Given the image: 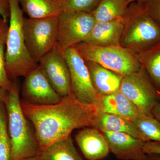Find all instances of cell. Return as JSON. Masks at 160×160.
Listing matches in <instances>:
<instances>
[{
    "instance_id": "obj_1",
    "label": "cell",
    "mask_w": 160,
    "mask_h": 160,
    "mask_svg": "<svg viewBox=\"0 0 160 160\" xmlns=\"http://www.w3.org/2000/svg\"><path fill=\"white\" fill-rule=\"evenodd\" d=\"M21 104L34 127L39 151L68 137L74 129L94 127L99 112L94 104L82 102L72 93L53 105H32L24 100Z\"/></svg>"
},
{
    "instance_id": "obj_2",
    "label": "cell",
    "mask_w": 160,
    "mask_h": 160,
    "mask_svg": "<svg viewBox=\"0 0 160 160\" xmlns=\"http://www.w3.org/2000/svg\"><path fill=\"white\" fill-rule=\"evenodd\" d=\"M5 106L11 151L10 160H22L37 156L39 148L34 130L23 112L17 83L12 82Z\"/></svg>"
},
{
    "instance_id": "obj_3",
    "label": "cell",
    "mask_w": 160,
    "mask_h": 160,
    "mask_svg": "<svg viewBox=\"0 0 160 160\" xmlns=\"http://www.w3.org/2000/svg\"><path fill=\"white\" fill-rule=\"evenodd\" d=\"M9 23L6 41L5 65L10 80L25 76L38 66L29 55L23 30L24 17L18 0H9Z\"/></svg>"
},
{
    "instance_id": "obj_4",
    "label": "cell",
    "mask_w": 160,
    "mask_h": 160,
    "mask_svg": "<svg viewBox=\"0 0 160 160\" xmlns=\"http://www.w3.org/2000/svg\"><path fill=\"white\" fill-rule=\"evenodd\" d=\"M123 18L120 46L135 54L160 42V25L148 14L142 3L129 4Z\"/></svg>"
},
{
    "instance_id": "obj_5",
    "label": "cell",
    "mask_w": 160,
    "mask_h": 160,
    "mask_svg": "<svg viewBox=\"0 0 160 160\" xmlns=\"http://www.w3.org/2000/svg\"><path fill=\"white\" fill-rule=\"evenodd\" d=\"M74 47L84 61L98 63L122 77L141 68L136 54L120 45L98 47L82 42Z\"/></svg>"
},
{
    "instance_id": "obj_6",
    "label": "cell",
    "mask_w": 160,
    "mask_h": 160,
    "mask_svg": "<svg viewBox=\"0 0 160 160\" xmlns=\"http://www.w3.org/2000/svg\"><path fill=\"white\" fill-rule=\"evenodd\" d=\"M58 16L34 19L24 17L23 30L26 48L32 60H40L57 44Z\"/></svg>"
},
{
    "instance_id": "obj_7",
    "label": "cell",
    "mask_w": 160,
    "mask_h": 160,
    "mask_svg": "<svg viewBox=\"0 0 160 160\" xmlns=\"http://www.w3.org/2000/svg\"><path fill=\"white\" fill-rule=\"evenodd\" d=\"M96 21L92 13L62 10L58 16L57 46L64 53L82 42Z\"/></svg>"
},
{
    "instance_id": "obj_8",
    "label": "cell",
    "mask_w": 160,
    "mask_h": 160,
    "mask_svg": "<svg viewBox=\"0 0 160 160\" xmlns=\"http://www.w3.org/2000/svg\"><path fill=\"white\" fill-rule=\"evenodd\" d=\"M120 91L142 114L152 115V110L159 102L157 90L142 67L123 77Z\"/></svg>"
},
{
    "instance_id": "obj_9",
    "label": "cell",
    "mask_w": 160,
    "mask_h": 160,
    "mask_svg": "<svg viewBox=\"0 0 160 160\" xmlns=\"http://www.w3.org/2000/svg\"><path fill=\"white\" fill-rule=\"evenodd\" d=\"M64 55L70 73L72 93L80 102L96 106L100 96L92 85L85 61L74 47L65 50Z\"/></svg>"
},
{
    "instance_id": "obj_10",
    "label": "cell",
    "mask_w": 160,
    "mask_h": 160,
    "mask_svg": "<svg viewBox=\"0 0 160 160\" xmlns=\"http://www.w3.org/2000/svg\"><path fill=\"white\" fill-rule=\"evenodd\" d=\"M43 73L61 98L72 93L69 67L64 53L57 44L38 63Z\"/></svg>"
},
{
    "instance_id": "obj_11",
    "label": "cell",
    "mask_w": 160,
    "mask_h": 160,
    "mask_svg": "<svg viewBox=\"0 0 160 160\" xmlns=\"http://www.w3.org/2000/svg\"><path fill=\"white\" fill-rule=\"evenodd\" d=\"M22 94L24 101L38 106L56 104L62 98L53 89L39 65L25 77Z\"/></svg>"
},
{
    "instance_id": "obj_12",
    "label": "cell",
    "mask_w": 160,
    "mask_h": 160,
    "mask_svg": "<svg viewBox=\"0 0 160 160\" xmlns=\"http://www.w3.org/2000/svg\"><path fill=\"white\" fill-rule=\"evenodd\" d=\"M102 132L108 143L110 152L117 158L122 160H146L143 151L145 142L120 132Z\"/></svg>"
},
{
    "instance_id": "obj_13",
    "label": "cell",
    "mask_w": 160,
    "mask_h": 160,
    "mask_svg": "<svg viewBox=\"0 0 160 160\" xmlns=\"http://www.w3.org/2000/svg\"><path fill=\"white\" fill-rule=\"evenodd\" d=\"M75 139L87 160L103 159L110 152L108 143L102 132L94 127H86L82 129L77 134Z\"/></svg>"
},
{
    "instance_id": "obj_14",
    "label": "cell",
    "mask_w": 160,
    "mask_h": 160,
    "mask_svg": "<svg viewBox=\"0 0 160 160\" xmlns=\"http://www.w3.org/2000/svg\"><path fill=\"white\" fill-rule=\"evenodd\" d=\"M123 26V18L110 22H96L83 42L98 47L120 45Z\"/></svg>"
},
{
    "instance_id": "obj_15",
    "label": "cell",
    "mask_w": 160,
    "mask_h": 160,
    "mask_svg": "<svg viewBox=\"0 0 160 160\" xmlns=\"http://www.w3.org/2000/svg\"><path fill=\"white\" fill-rule=\"evenodd\" d=\"M96 91L100 97L120 91L123 77L98 63L85 61Z\"/></svg>"
},
{
    "instance_id": "obj_16",
    "label": "cell",
    "mask_w": 160,
    "mask_h": 160,
    "mask_svg": "<svg viewBox=\"0 0 160 160\" xmlns=\"http://www.w3.org/2000/svg\"><path fill=\"white\" fill-rule=\"evenodd\" d=\"M96 107L100 112L132 121L140 113L136 106L119 91L100 97Z\"/></svg>"
},
{
    "instance_id": "obj_17",
    "label": "cell",
    "mask_w": 160,
    "mask_h": 160,
    "mask_svg": "<svg viewBox=\"0 0 160 160\" xmlns=\"http://www.w3.org/2000/svg\"><path fill=\"white\" fill-rule=\"evenodd\" d=\"M94 128L100 131L123 132L146 142L144 136L131 121L115 115L99 111Z\"/></svg>"
},
{
    "instance_id": "obj_18",
    "label": "cell",
    "mask_w": 160,
    "mask_h": 160,
    "mask_svg": "<svg viewBox=\"0 0 160 160\" xmlns=\"http://www.w3.org/2000/svg\"><path fill=\"white\" fill-rule=\"evenodd\" d=\"M37 157L39 160H82L75 147L71 136L41 150Z\"/></svg>"
},
{
    "instance_id": "obj_19",
    "label": "cell",
    "mask_w": 160,
    "mask_h": 160,
    "mask_svg": "<svg viewBox=\"0 0 160 160\" xmlns=\"http://www.w3.org/2000/svg\"><path fill=\"white\" fill-rule=\"evenodd\" d=\"M23 12L29 18L58 16L62 10L61 0H18Z\"/></svg>"
},
{
    "instance_id": "obj_20",
    "label": "cell",
    "mask_w": 160,
    "mask_h": 160,
    "mask_svg": "<svg viewBox=\"0 0 160 160\" xmlns=\"http://www.w3.org/2000/svg\"><path fill=\"white\" fill-rule=\"evenodd\" d=\"M136 56L141 67L147 72L157 91L160 92V42Z\"/></svg>"
},
{
    "instance_id": "obj_21",
    "label": "cell",
    "mask_w": 160,
    "mask_h": 160,
    "mask_svg": "<svg viewBox=\"0 0 160 160\" xmlns=\"http://www.w3.org/2000/svg\"><path fill=\"white\" fill-rule=\"evenodd\" d=\"M130 3L127 0H101L92 14L98 22H110L122 18Z\"/></svg>"
},
{
    "instance_id": "obj_22",
    "label": "cell",
    "mask_w": 160,
    "mask_h": 160,
    "mask_svg": "<svg viewBox=\"0 0 160 160\" xmlns=\"http://www.w3.org/2000/svg\"><path fill=\"white\" fill-rule=\"evenodd\" d=\"M144 136L146 142H160V122L152 116L139 113L131 121Z\"/></svg>"
},
{
    "instance_id": "obj_23",
    "label": "cell",
    "mask_w": 160,
    "mask_h": 160,
    "mask_svg": "<svg viewBox=\"0 0 160 160\" xmlns=\"http://www.w3.org/2000/svg\"><path fill=\"white\" fill-rule=\"evenodd\" d=\"M9 24L0 17V86L9 91L12 82L8 77L5 65V54Z\"/></svg>"
},
{
    "instance_id": "obj_24",
    "label": "cell",
    "mask_w": 160,
    "mask_h": 160,
    "mask_svg": "<svg viewBox=\"0 0 160 160\" xmlns=\"http://www.w3.org/2000/svg\"><path fill=\"white\" fill-rule=\"evenodd\" d=\"M11 146L5 103L0 104V160H10Z\"/></svg>"
},
{
    "instance_id": "obj_25",
    "label": "cell",
    "mask_w": 160,
    "mask_h": 160,
    "mask_svg": "<svg viewBox=\"0 0 160 160\" xmlns=\"http://www.w3.org/2000/svg\"><path fill=\"white\" fill-rule=\"evenodd\" d=\"M101 0H61L62 10L92 13Z\"/></svg>"
},
{
    "instance_id": "obj_26",
    "label": "cell",
    "mask_w": 160,
    "mask_h": 160,
    "mask_svg": "<svg viewBox=\"0 0 160 160\" xmlns=\"http://www.w3.org/2000/svg\"><path fill=\"white\" fill-rule=\"evenodd\" d=\"M142 3L148 14L160 25V0H146Z\"/></svg>"
},
{
    "instance_id": "obj_27",
    "label": "cell",
    "mask_w": 160,
    "mask_h": 160,
    "mask_svg": "<svg viewBox=\"0 0 160 160\" xmlns=\"http://www.w3.org/2000/svg\"><path fill=\"white\" fill-rule=\"evenodd\" d=\"M143 151L146 154H160V142L154 141L146 142L143 147Z\"/></svg>"
},
{
    "instance_id": "obj_28",
    "label": "cell",
    "mask_w": 160,
    "mask_h": 160,
    "mask_svg": "<svg viewBox=\"0 0 160 160\" xmlns=\"http://www.w3.org/2000/svg\"><path fill=\"white\" fill-rule=\"evenodd\" d=\"M10 16V3L9 0H0V17L8 21Z\"/></svg>"
},
{
    "instance_id": "obj_29",
    "label": "cell",
    "mask_w": 160,
    "mask_h": 160,
    "mask_svg": "<svg viewBox=\"0 0 160 160\" xmlns=\"http://www.w3.org/2000/svg\"><path fill=\"white\" fill-rule=\"evenodd\" d=\"M152 114L160 122V102H158L152 110Z\"/></svg>"
},
{
    "instance_id": "obj_30",
    "label": "cell",
    "mask_w": 160,
    "mask_h": 160,
    "mask_svg": "<svg viewBox=\"0 0 160 160\" xmlns=\"http://www.w3.org/2000/svg\"><path fill=\"white\" fill-rule=\"evenodd\" d=\"M8 95V91L0 86V104L5 103Z\"/></svg>"
},
{
    "instance_id": "obj_31",
    "label": "cell",
    "mask_w": 160,
    "mask_h": 160,
    "mask_svg": "<svg viewBox=\"0 0 160 160\" xmlns=\"http://www.w3.org/2000/svg\"><path fill=\"white\" fill-rule=\"evenodd\" d=\"M146 160H160V154L154 153L146 154Z\"/></svg>"
},
{
    "instance_id": "obj_32",
    "label": "cell",
    "mask_w": 160,
    "mask_h": 160,
    "mask_svg": "<svg viewBox=\"0 0 160 160\" xmlns=\"http://www.w3.org/2000/svg\"><path fill=\"white\" fill-rule=\"evenodd\" d=\"M127 1H129L130 3L134 2L143 3L146 0H127Z\"/></svg>"
},
{
    "instance_id": "obj_33",
    "label": "cell",
    "mask_w": 160,
    "mask_h": 160,
    "mask_svg": "<svg viewBox=\"0 0 160 160\" xmlns=\"http://www.w3.org/2000/svg\"><path fill=\"white\" fill-rule=\"evenodd\" d=\"M22 160H39V159L37 157H33L27 158L24 159Z\"/></svg>"
},
{
    "instance_id": "obj_34",
    "label": "cell",
    "mask_w": 160,
    "mask_h": 160,
    "mask_svg": "<svg viewBox=\"0 0 160 160\" xmlns=\"http://www.w3.org/2000/svg\"><path fill=\"white\" fill-rule=\"evenodd\" d=\"M157 92L158 101H160V92L157 91Z\"/></svg>"
}]
</instances>
